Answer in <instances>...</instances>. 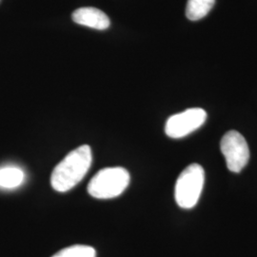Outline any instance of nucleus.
Instances as JSON below:
<instances>
[{
    "label": "nucleus",
    "mask_w": 257,
    "mask_h": 257,
    "mask_svg": "<svg viewBox=\"0 0 257 257\" xmlns=\"http://www.w3.org/2000/svg\"><path fill=\"white\" fill-rule=\"evenodd\" d=\"M131 176L122 167H111L100 170L88 185V193L97 199H111L119 196L130 184Z\"/></svg>",
    "instance_id": "f03ea898"
},
{
    "label": "nucleus",
    "mask_w": 257,
    "mask_h": 257,
    "mask_svg": "<svg viewBox=\"0 0 257 257\" xmlns=\"http://www.w3.org/2000/svg\"><path fill=\"white\" fill-rule=\"evenodd\" d=\"M215 0H188L186 17L192 21L205 18L212 9Z\"/></svg>",
    "instance_id": "6e6552de"
},
{
    "label": "nucleus",
    "mask_w": 257,
    "mask_h": 257,
    "mask_svg": "<svg viewBox=\"0 0 257 257\" xmlns=\"http://www.w3.org/2000/svg\"><path fill=\"white\" fill-rule=\"evenodd\" d=\"M205 182L204 169L198 164L187 167L177 178L175 197L177 205L182 209H192L200 198Z\"/></svg>",
    "instance_id": "7ed1b4c3"
},
{
    "label": "nucleus",
    "mask_w": 257,
    "mask_h": 257,
    "mask_svg": "<svg viewBox=\"0 0 257 257\" xmlns=\"http://www.w3.org/2000/svg\"><path fill=\"white\" fill-rule=\"evenodd\" d=\"M52 257H96V251L90 246L74 245L61 249Z\"/></svg>",
    "instance_id": "1a4fd4ad"
},
{
    "label": "nucleus",
    "mask_w": 257,
    "mask_h": 257,
    "mask_svg": "<svg viewBox=\"0 0 257 257\" xmlns=\"http://www.w3.org/2000/svg\"><path fill=\"white\" fill-rule=\"evenodd\" d=\"M207 119V112L201 108H192L172 115L167 120L166 135L171 138H182L200 128Z\"/></svg>",
    "instance_id": "39448f33"
},
{
    "label": "nucleus",
    "mask_w": 257,
    "mask_h": 257,
    "mask_svg": "<svg viewBox=\"0 0 257 257\" xmlns=\"http://www.w3.org/2000/svg\"><path fill=\"white\" fill-rule=\"evenodd\" d=\"M220 149L230 172L240 173L248 164L249 159L248 143L238 132H228L221 139Z\"/></svg>",
    "instance_id": "20e7f679"
},
{
    "label": "nucleus",
    "mask_w": 257,
    "mask_h": 257,
    "mask_svg": "<svg viewBox=\"0 0 257 257\" xmlns=\"http://www.w3.org/2000/svg\"><path fill=\"white\" fill-rule=\"evenodd\" d=\"M25 180V173L18 166L7 165L0 168V189L14 190Z\"/></svg>",
    "instance_id": "0eeeda50"
},
{
    "label": "nucleus",
    "mask_w": 257,
    "mask_h": 257,
    "mask_svg": "<svg viewBox=\"0 0 257 257\" xmlns=\"http://www.w3.org/2000/svg\"><path fill=\"white\" fill-rule=\"evenodd\" d=\"M72 18L75 23L96 29L106 30L110 27V21L105 13L92 7H85L74 11Z\"/></svg>",
    "instance_id": "423d86ee"
},
{
    "label": "nucleus",
    "mask_w": 257,
    "mask_h": 257,
    "mask_svg": "<svg viewBox=\"0 0 257 257\" xmlns=\"http://www.w3.org/2000/svg\"><path fill=\"white\" fill-rule=\"evenodd\" d=\"M92 162L89 145H82L69 153L55 166L51 175V185L58 193L72 190L87 175Z\"/></svg>",
    "instance_id": "f257e3e1"
}]
</instances>
